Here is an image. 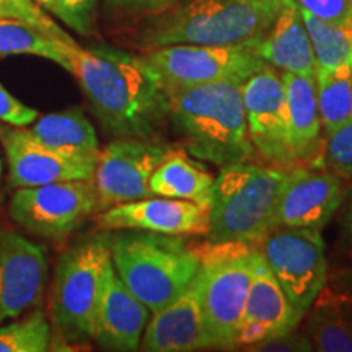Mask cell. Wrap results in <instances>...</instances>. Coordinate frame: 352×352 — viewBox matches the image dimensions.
<instances>
[{
	"label": "cell",
	"instance_id": "obj_1",
	"mask_svg": "<svg viewBox=\"0 0 352 352\" xmlns=\"http://www.w3.org/2000/svg\"><path fill=\"white\" fill-rule=\"evenodd\" d=\"M70 74L113 138L158 139L168 122V94L142 56L107 44L70 50Z\"/></svg>",
	"mask_w": 352,
	"mask_h": 352
},
{
	"label": "cell",
	"instance_id": "obj_2",
	"mask_svg": "<svg viewBox=\"0 0 352 352\" xmlns=\"http://www.w3.org/2000/svg\"><path fill=\"white\" fill-rule=\"evenodd\" d=\"M166 94L168 121L189 155L217 166L252 162L254 148L239 83L166 88Z\"/></svg>",
	"mask_w": 352,
	"mask_h": 352
},
{
	"label": "cell",
	"instance_id": "obj_3",
	"mask_svg": "<svg viewBox=\"0 0 352 352\" xmlns=\"http://www.w3.org/2000/svg\"><path fill=\"white\" fill-rule=\"evenodd\" d=\"M108 243L118 276L151 314L175 302L199 272V246L184 235L116 230Z\"/></svg>",
	"mask_w": 352,
	"mask_h": 352
},
{
	"label": "cell",
	"instance_id": "obj_4",
	"mask_svg": "<svg viewBox=\"0 0 352 352\" xmlns=\"http://www.w3.org/2000/svg\"><path fill=\"white\" fill-rule=\"evenodd\" d=\"M256 0H179L144 20L138 44L151 51L173 44L252 47L276 20Z\"/></svg>",
	"mask_w": 352,
	"mask_h": 352
},
{
	"label": "cell",
	"instance_id": "obj_5",
	"mask_svg": "<svg viewBox=\"0 0 352 352\" xmlns=\"http://www.w3.org/2000/svg\"><path fill=\"white\" fill-rule=\"evenodd\" d=\"M289 168L250 162L220 166L208 204L212 243L256 246L276 228V209Z\"/></svg>",
	"mask_w": 352,
	"mask_h": 352
},
{
	"label": "cell",
	"instance_id": "obj_6",
	"mask_svg": "<svg viewBox=\"0 0 352 352\" xmlns=\"http://www.w3.org/2000/svg\"><path fill=\"white\" fill-rule=\"evenodd\" d=\"M199 253L197 284L206 331L212 349H233L254 274L256 246L208 241Z\"/></svg>",
	"mask_w": 352,
	"mask_h": 352
},
{
	"label": "cell",
	"instance_id": "obj_7",
	"mask_svg": "<svg viewBox=\"0 0 352 352\" xmlns=\"http://www.w3.org/2000/svg\"><path fill=\"white\" fill-rule=\"evenodd\" d=\"M109 259L108 233L90 235L60 254L52 284L54 327L70 344L94 341L96 308Z\"/></svg>",
	"mask_w": 352,
	"mask_h": 352
},
{
	"label": "cell",
	"instance_id": "obj_8",
	"mask_svg": "<svg viewBox=\"0 0 352 352\" xmlns=\"http://www.w3.org/2000/svg\"><path fill=\"white\" fill-rule=\"evenodd\" d=\"M290 303L305 314L328 283V259L321 230L276 227L256 245Z\"/></svg>",
	"mask_w": 352,
	"mask_h": 352
},
{
	"label": "cell",
	"instance_id": "obj_9",
	"mask_svg": "<svg viewBox=\"0 0 352 352\" xmlns=\"http://www.w3.org/2000/svg\"><path fill=\"white\" fill-rule=\"evenodd\" d=\"M144 60L158 74L165 88L228 82L241 85L267 67L266 60L241 46L173 44L145 51Z\"/></svg>",
	"mask_w": 352,
	"mask_h": 352
},
{
	"label": "cell",
	"instance_id": "obj_10",
	"mask_svg": "<svg viewBox=\"0 0 352 352\" xmlns=\"http://www.w3.org/2000/svg\"><path fill=\"white\" fill-rule=\"evenodd\" d=\"M98 212V196L91 179L19 188L8 204L13 222L50 240L67 239L88 217Z\"/></svg>",
	"mask_w": 352,
	"mask_h": 352
},
{
	"label": "cell",
	"instance_id": "obj_11",
	"mask_svg": "<svg viewBox=\"0 0 352 352\" xmlns=\"http://www.w3.org/2000/svg\"><path fill=\"white\" fill-rule=\"evenodd\" d=\"M171 152L158 139L116 138L100 151L91 183L101 210L151 197V176Z\"/></svg>",
	"mask_w": 352,
	"mask_h": 352
},
{
	"label": "cell",
	"instance_id": "obj_12",
	"mask_svg": "<svg viewBox=\"0 0 352 352\" xmlns=\"http://www.w3.org/2000/svg\"><path fill=\"white\" fill-rule=\"evenodd\" d=\"M246 127L254 152L264 160L292 168L297 164L290 139L285 90L280 74L267 65L241 83Z\"/></svg>",
	"mask_w": 352,
	"mask_h": 352
},
{
	"label": "cell",
	"instance_id": "obj_13",
	"mask_svg": "<svg viewBox=\"0 0 352 352\" xmlns=\"http://www.w3.org/2000/svg\"><path fill=\"white\" fill-rule=\"evenodd\" d=\"M47 271L46 246L0 226V323L41 303Z\"/></svg>",
	"mask_w": 352,
	"mask_h": 352
},
{
	"label": "cell",
	"instance_id": "obj_14",
	"mask_svg": "<svg viewBox=\"0 0 352 352\" xmlns=\"http://www.w3.org/2000/svg\"><path fill=\"white\" fill-rule=\"evenodd\" d=\"M0 140L8 165V188L91 179L98 158L60 153L46 147L26 127H0Z\"/></svg>",
	"mask_w": 352,
	"mask_h": 352
},
{
	"label": "cell",
	"instance_id": "obj_15",
	"mask_svg": "<svg viewBox=\"0 0 352 352\" xmlns=\"http://www.w3.org/2000/svg\"><path fill=\"white\" fill-rule=\"evenodd\" d=\"M342 179L324 168L292 166L287 170L276 209V227L321 230L342 208Z\"/></svg>",
	"mask_w": 352,
	"mask_h": 352
},
{
	"label": "cell",
	"instance_id": "obj_16",
	"mask_svg": "<svg viewBox=\"0 0 352 352\" xmlns=\"http://www.w3.org/2000/svg\"><path fill=\"white\" fill-rule=\"evenodd\" d=\"M100 230H145L165 235H206L208 209L196 202L151 196L101 210L96 215Z\"/></svg>",
	"mask_w": 352,
	"mask_h": 352
},
{
	"label": "cell",
	"instance_id": "obj_17",
	"mask_svg": "<svg viewBox=\"0 0 352 352\" xmlns=\"http://www.w3.org/2000/svg\"><path fill=\"white\" fill-rule=\"evenodd\" d=\"M151 310L127 289L109 259L96 308L94 341L104 351H138Z\"/></svg>",
	"mask_w": 352,
	"mask_h": 352
},
{
	"label": "cell",
	"instance_id": "obj_18",
	"mask_svg": "<svg viewBox=\"0 0 352 352\" xmlns=\"http://www.w3.org/2000/svg\"><path fill=\"white\" fill-rule=\"evenodd\" d=\"M139 349L147 352L212 349L202 318L197 276L175 302L152 314Z\"/></svg>",
	"mask_w": 352,
	"mask_h": 352
},
{
	"label": "cell",
	"instance_id": "obj_19",
	"mask_svg": "<svg viewBox=\"0 0 352 352\" xmlns=\"http://www.w3.org/2000/svg\"><path fill=\"white\" fill-rule=\"evenodd\" d=\"M252 51L274 69L316 78L314 50L297 3L277 13L274 23Z\"/></svg>",
	"mask_w": 352,
	"mask_h": 352
},
{
	"label": "cell",
	"instance_id": "obj_20",
	"mask_svg": "<svg viewBox=\"0 0 352 352\" xmlns=\"http://www.w3.org/2000/svg\"><path fill=\"white\" fill-rule=\"evenodd\" d=\"M303 320L290 303L284 289L277 283L256 248L254 274L246 297L241 323H258L267 329L270 336L296 329ZM240 323V324H241Z\"/></svg>",
	"mask_w": 352,
	"mask_h": 352
},
{
	"label": "cell",
	"instance_id": "obj_21",
	"mask_svg": "<svg viewBox=\"0 0 352 352\" xmlns=\"http://www.w3.org/2000/svg\"><path fill=\"white\" fill-rule=\"evenodd\" d=\"M280 78L285 90L290 139L297 162L315 160L323 148L315 78L289 72L280 74Z\"/></svg>",
	"mask_w": 352,
	"mask_h": 352
},
{
	"label": "cell",
	"instance_id": "obj_22",
	"mask_svg": "<svg viewBox=\"0 0 352 352\" xmlns=\"http://www.w3.org/2000/svg\"><path fill=\"white\" fill-rule=\"evenodd\" d=\"M314 351L352 352V296L324 285L305 314Z\"/></svg>",
	"mask_w": 352,
	"mask_h": 352
},
{
	"label": "cell",
	"instance_id": "obj_23",
	"mask_svg": "<svg viewBox=\"0 0 352 352\" xmlns=\"http://www.w3.org/2000/svg\"><path fill=\"white\" fill-rule=\"evenodd\" d=\"M38 142L67 155L98 158L100 142L91 121L80 108L38 116L26 127Z\"/></svg>",
	"mask_w": 352,
	"mask_h": 352
},
{
	"label": "cell",
	"instance_id": "obj_24",
	"mask_svg": "<svg viewBox=\"0 0 352 352\" xmlns=\"http://www.w3.org/2000/svg\"><path fill=\"white\" fill-rule=\"evenodd\" d=\"M215 176L182 152L171 151L151 176L152 196L196 202L208 209Z\"/></svg>",
	"mask_w": 352,
	"mask_h": 352
},
{
	"label": "cell",
	"instance_id": "obj_25",
	"mask_svg": "<svg viewBox=\"0 0 352 352\" xmlns=\"http://www.w3.org/2000/svg\"><path fill=\"white\" fill-rule=\"evenodd\" d=\"M76 44L52 38L23 20L0 19V57L38 56L70 72L69 54Z\"/></svg>",
	"mask_w": 352,
	"mask_h": 352
},
{
	"label": "cell",
	"instance_id": "obj_26",
	"mask_svg": "<svg viewBox=\"0 0 352 352\" xmlns=\"http://www.w3.org/2000/svg\"><path fill=\"white\" fill-rule=\"evenodd\" d=\"M316 100L324 135L352 118V65L316 70Z\"/></svg>",
	"mask_w": 352,
	"mask_h": 352
},
{
	"label": "cell",
	"instance_id": "obj_27",
	"mask_svg": "<svg viewBox=\"0 0 352 352\" xmlns=\"http://www.w3.org/2000/svg\"><path fill=\"white\" fill-rule=\"evenodd\" d=\"M311 50H314L316 70L334 69L340 65H352V28L351 26L334 25L329 21L302 10Z\"/></svg>",
	"mask_w": 352,
	"mask_h": 352
},
{
	"label": "cell",
	"instance_id": "obj_28",
	"mask_svg": "<svg viewBox=\"0 0 352 352\" xmlns=\"http://www.w3.org/2000/svg\"><path fill=\"white\" fill-rule=\"evenodd\" d=\"M51 346V324L41 308L0 327V352H44Z\"/></svg>",
	"mask_w": 352,
	"mask_h": 352
},
{
	"label": "cell",
	"instance_id": "obj_29",
	"mask_svg": "<svg viewBox=\"0 0 352 352\" xmlns=\"http://www.w3.org/2000/svg\"><path fill=\"white\" fill-rule=\"evenodd\" d=\"M47 15L60 20L72 32L82 36L95 33L98 0H34Z\"/></svg>",
	"mask_w": 352,
	"mask_h": 352
},
{
	"label": "cell",
	"instance_id": "obj_30",
	"mask_svg": "<svg viewBox=\"0 0 352 352\" xmlns=\"http://www.w3.org/2000/svg\"><path fill=\"white\" fill-rule=\"evenodd\" d=\"M320 162L321 168L352 182V118L327 135Z\"/></svg>",
	"mask_w": 352,
	"mask_h": 352
},
{
	"label": "cell",
	"instance_id": "obj_31",
	"mask_svg": "<svg viewBox=\"0 0 352 352\" xmlns=\"http://www.w3.org/2000/svg\"><path fill=\"white\" fill-rule=\"evenodd\" d=\"M179 0H103V15L113 23H134L160 15Z\"/></svg>",
	"mask_w": 352,
	"mask_h": 352
},
{
	"label": "cell",
	"instance_id": "obj_32",
	"mask_svg": "<svg viewBox=\"0 0 352 352\" xmlns=\"http://www.w3.org/2000/svg\"><path fill=\"white\" fill-rule=\"evenodd\" d=\"M8 3L13 7V10L16 12L20 20L26 21V23L33 25L34 28H38L39 32L50 34L52 38L60 39L65 43H76L74 38L69 33H65L54 20L43 10L41 7L36 6L34 0H7Z\"/></svg>",
	"mask_w": 352,
	"mask_h": 352
},
{
	"label": "cell",
	"instance_id": "obj_33",
	"mask_svg": "<svg viewBox=\"0 0 352 352\" xmlns=\"http://www.w3.org/2000/svg\"><path fill=\"white\" fill-rule=\"evenodd\" d=\"M296 3L316 19L352 28V0H296Z\"/></svg>",
	"mask_w": 352,
	"mask_h": 352
},
{
	"label": "cell",
	"instance_id": "obj_34",
	"mask_svg": "<svg viewBox=\"0 0 352 352\" xmlns=\"http://www.w3.org/2000/svg\"><path fill=\"white\" fill-rule=\"evenodd\" d=\"M39 111L21 103L0 83V121L12 127H28L38 120Z\"/></svg>",
	"mask_w": 352,
	"mask_h": 352
},
{
	"label": "cell",
	"instance_id": "obj_35",
	"mask_svg": "<svg viewBox=\"0 0 352 352\" xmlns=\"http://www.w3.org/2000/svg\"><path fill=\"white\" fill-rule=\"evenodd\" d=\"M246 351H263V352H310L311 347L310 338L305 331L298 329H290L287 333L274 334V336L266 338V340L256 342V344L248 346Z\"/></svg>",
	"mask_w": 352,
	"mask_h": 352
},
{
	"label": "cell",
	"instance_id": "obj_36",
	"mask_svg": "<svg viewBox=\"0 0 352 352\" xmlns=\"http://www.w3.org/2000/svg\"><path fill=\"white\" fill-rule=\"evenodd\" d=\"M342 215H341V228L344 232L346 239L349 240V243L352 245V186L346 191L344 201H342Z\"/></svg>",
	"mask_w": 352,
	"mask_h": 352
},
{
	"label": "cell",
	"instance_id": "obj_37",
	"mask_svg": "<svg viewBox=\"0 0 352 352\" xmlns=\"http://www.w3.org/2000/svg\"><path fill=\"white\" fill-rule=\"evenodd\" d=\"M334 285H336L338 290H342V292H347L352 296V266H349L344 271H341L340 274L336 276Z\"/></svg>",
	"mask_w": 352,
	"mask_h": 352
},
{
	"label": "cell",
	"instance_id": "obj_38",
	"mask_svg": "<svg viewBox=\"0 0 352 352\" xmlns=\"http://www.w3.org/2000/svg\"><path fill=\"white\" fill-rule=\"evenodd\" d=\"M259 6H263L264 8L277 15L283 8L290 7V6H296V0H256Z\"/></svg>",
	"mask_w": 352,
	"mask_h": 352
},
{
	"label": "cell",
	"instance_id": "obj_39",
	"mask_svg": "<svg viewBox=\"0 0 352 352\" xmlns=\"http://www.w3.org/2000/svg\"><path fill=\"white\" fill-rule=\"evenodd\" d=\"M0 19H19L16 12L7 0H0Z\"/></svg>",
	"mask_w": 352,
	"mask_h": 352
},
{
	"label": "cell",
	"instance_id": "obj_40",
	"mask_svg": "<svg viewBox=\"0 0 352 352\" xmlns=\"http://www.w3.org/2000/svg\"><path fill=\"white\" fill-rule=\"evenodd\" d=\"M2 175H3V165H2V157H0V184H2Z\"/></svg>",
	"mask_w": 352,
	"mask_h": 352
}]
</instances>
